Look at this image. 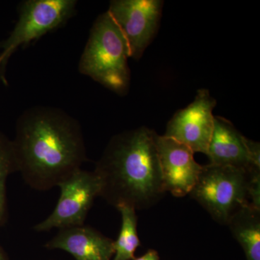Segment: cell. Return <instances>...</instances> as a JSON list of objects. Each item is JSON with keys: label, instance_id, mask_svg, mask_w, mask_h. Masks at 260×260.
<instances>
[{"label": "cell", "instance_id": "6da1fadb", "mask_svg": "<svg viewBox=\"0 0 260 260\" xmlns=\"http://www.w3.org/2000/svg\"><path fill=\"white\" fill-rule=\"evenodd\" d=\"M13 143L17 172L39 191L58 186L81 169L87 159L79 123L55 108L25 111L17 122Z\"/></svg>", "mask_w": 260, "mask_h": 260}, {"label": "cell", "instance_id": "7a4b0ae2", "mask_svg": "<svg viewBox=\"0 0 260 260\" xmlns=\"http://www.w3.org/2000/svg\"><path fill=\"white\" fill-rule=\"evenodd\" d=\"M156 133L145 126L114 135L93 172L99 196L116 209L153 206L166 192L155 144Z\"/></svg>", "mask_w": 260, "mask_h": 260}, {"label": "cell", "instance_id": "3957f363", "mask_svg": "<svg viewBox=\"0 0 260 260\" xmlns=\"http://www.w3.org/2000/svg\"><path fill=\"white\" fill-rule=\"evenodd\" d=\"M129 49L125 38L108 13L94 23L79 62L81 74L119 95L129 90Z\"/></svg>", "mask_w": 260, "mask_h": 260}, {"label": "cell", "instance_id": "277c9868", "mask_svg": "<svg viewBox=\"0 0 260 260\" xmlns=\"http://www.w3.org/2000/svg\"><path fill=\"white\" fill-rule=\"evenodd\" d=\"M249 181L250 172L208 164L189 194L215 221L227 225L238 210L249 205Z\"/></svg>", "mask_w": 260, "mask_h": 260}, {"label": "cell", "instance_id": "5b68a950", "mask_svg": "<svg viewBox=\"0 0 260 260\" xmlns=\"http://www.w3.org/2000/svg\"><path fill=\"white\" fill-rule=\"evenodd\" d=\"M75 0H27L20 5L19 18L9 37L0 47L5 68L10 56L18 47H25L30 42L51 30L64 25L74 15Z\"/></svg>", "mask_w": 260, "mask_h": 260}, {"label": "cell", "instance_id": "8992f818", "mask_svg": "<svg viewBox=\"0 0 260 260\" xmlns=\"http://www.w3.org/2000/svg\"><path fill=\"white\" fill-rule=\"evenodd\" d=\"M60 196L52 213L34 229L37 232L51 229L80 226L95 198L100 194V183L93 172L80 169L58 185Z\"/></svg>", "mask_w": 260, "mask_h": 260}, {"label": "cell", "instance_id": "52a82bcc", "mask_svg": "<svg viewBox=\"0 0 260 260\" xmlns=\"http://www.w3.org/2000/svg\"><path fill=\"white\" fill-rule=\"evenodd\" d=\"M160 0H114L108 13L119 26L129 47L130 57L138 60L153 40L161 17Z\"/></svg>", "mask_w": 260, "mask_h": 260}, {"label": "cell", "instance_id": "ba28073f", "mask_svg": "<svg viewBox=\"0 0 260 260\" xmlns=\"http://www.w3.org/2000/svg\"><path fill=\"white\" fill-rule=\"evenodd\" d=\"M217 102L209 90L200 89L194 100L175 113L164 136L185 145L193 153L207 155L214 129L213 112Z\"/></svg>", "mask_w": 260, "mask_h": 260}, {"label": "cell", "instance_id": "9c48e42d", "mask_svg": "<svg viewBox=\"0 0 260 260\" xmlns=\"http://www.w3.org/2000/svg\"><path fill=\"white\" fill-rule=\"evenodd\" d=\"M155 144L165 191L177 198L190 194L203 169L195 160L194 153L185 145L164 135H156Z\"/></svg>", "mask_w": 260, "mask_h": 260}, {"label": "cell", "instance_id": "30bf717a", "mask_svg": "<svg viewBox=\"0 0 260 260\" xmlns=\"http://www.w3.org/2000/svg\"><path fill=\"white\" fill-rule=\"evenodd\" d=\"M207 155L210 165L235 167L247 172L260 170L251 158L249 139L241 134L230 121L221 116H215Z\"/></svg>", "mask_w": 260, "mask_h": 260}, {"label": "cell", "instance_id": "8fae6325", "mask_svg": "<svg viewBox=\"0 0 260 260\" xmlns=\"http://www.w3.org/2000/svg\"><path fill=\"white\" fill-rule=\"evenodd\" d=\"M45 247L66 251L75 260H112L114 254L112 239L84 225L59 229Z\"/></svg>", "mask_w": 260, "mask_h": 260}, {"label": "cell", "instance_id": "7c38bea8", "mask_svg": "<svg viewBox=\"0 0 260 260\" xmlns=\"http://www.w3.org/2000/svg\"><path fill=\"white\" fill-rule=\"evenodd\" d=\"M227 225L242 246L246 260H260V210L249 205L242 207Z\"/></svg>", "mask_w": 260, "mask_h": 260}, {"label": "cell", "instance_id": "4fadbf2b", "mask_svg": "<svg viewBox=\"0 0 260 260\" xmlns=\"http://www.w3.org/2000/svg\"><path fill=\"white\" fill-rule=\"evenodd\" d=\"M121 216V226L117 239L114 241V254L112 260H134L140 246L136 210L129 207L117 208Z\"/></svg>", "mask_w": 260, "mask_h": 260}, {"label": "cell", "instance_id": "5bb4252c", "mask_svg": "<svg viewBox=\"0 0 260 260\" xmlns=\"http://www.w3.org/2000/svg\"><path fill=\"white\" fill-rule=\"evenodd\" d=\"M17 172L13 140L0 132V227L5 223L8 217L6 184L10 174Z\"/></svg>", "mask_w": 260, "mask_h": 260}, {"label": "cell", "instance_id": "9a60e30c", "mask_svg": "<svg viewBox=\"0 0 260 260\" xmlns=\"http://www.w3.org/2000/svg\"><path fill=\"white\" fill-rule=\"evenodd\" d=\"M249 205L260 210V170L254 169L250 172L249 185Z\"/></svg>", "mask_w": 260, "mask_h": 260}, {"label": "cell", "instance_id": "2e32d148", "mask_svg": "<svg viewBox=\"0 0 260 260\" xmlns=\"http://www.w3.org/2000/svg\"><path fill=\"white\" fill-rule=\"evenodd\" d=\"M134 260H160V257H159L158 252L156 251L151 249V250L147 251L144 255L136 258V259L135 258Z\"/></svg>", "mask_w": 260, "mask_h": 260}, {"label": "cell", "instance_id": "e0dca14e", "mask_svg": "<svg viewBox=\"0 0 260 260\" xmlns=\"http://www.w3.org/2000/svg\"><path fill=\"white\" fill-rule=\"evenodd\" d=\"M0 260H6V259H5L4 254H3V250H2L1 247H0Z\"/></svg>", "mask_w": 260, "mask_h": 260}, {"label": "cell", "instance_id": "ac0fdd59", "mask_svg": "<svg viewBox=\"0 0 260 260\" xmlns=\"http://www.w3.org/2000/svg\"><path fill=\"white\" fill-rule=\"evenodd\" d=\"M3 61H4V56L0 54V66L3 64Z\"/></svg>", "mask_w": 260, "mask_h": 260}]
</instances>
